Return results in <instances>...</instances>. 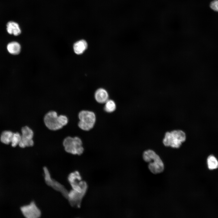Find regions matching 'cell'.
<instances>
[{
  "instance_id": "12",
  "label": "cell",
  "mask_w": 218,
  "mask_h": 218,
  "mask_svg": "<svg viewBox=\"0 0 218 218\" xmlns=\"http://www.w3.org/2000/svg\"><path fill=\"white\" fill-rule=\"evenodd\" d=\"M88 44L84 40H81L76 42L73 45L74 52L77 54H82L87 49Z\"/></svg>"
},
{
  "instance_id": "7",
  "label": "cell",
  "mask_w": 218,
  "mask_h": 218,
  "mask_svg": "<svg viewBox=\"0 0 218 218\" xmlns=\"http://www.w3.org/2000/svg\"><path fill=\"white\" fill-rule=\"evenodd\" d=\"M44 179L46 184L54 190L60 192L67 199L68 191L62 184L51 178L49 171L46 167H43Z\"/></svg>"
},
{
  "instance_id": "16",
  "label": "cell",
  "mask_w": 218,
  "mask_h": 218,
  "mask_svg": "<svg viewBox=\"0 0 218 218\" xmlns=\"http://www.w3.org/2000/svg\"><path fill=\"white\" fill-rule=\"evenodd\" d=\"M104 110L107 112L111 113L114 111L116 109V105L112 100H108L105 103Z\"/></svg>"
},
{
  "instance_id": "11",
  "label": "cell",
  "mask_w": 218,
  "mask_h": 218,
  "mask_svg": "<svg viewBox=\"0 0 218 218\" xmlns=\"http://www.w3.org/2000/svg\"><path fill=\"white\" fill-rule=\"evenodd\" d=\"M94 97L97 102L103 104L105 103L108 99V94L105 89L100 88L98 89L96 91Z\"/></svg>"
},
{
  "instance_id": "8",
  "label": "cell",
  "mask_w": 218,
  "mask_h": 218,
  "mask_svg": "<svg viewBox=\"0 0 218 218\" xmlns=\"http://www.w3.org/2000/svg\"><path fill=\"white\" fill-rule=\"evenodd\" d=\"M20 210L23 215L26 218H38L41 216V212L34 201L22 206Z\"/></svg>"
},
{
  "instance_id": "17",
  "label": "cell",
  "mask_w": 218,
  "mask_h": 218,
  "mask_svg": "<svg viewBox=\"0 0 218 218\" xmlns=\"http://www.w3.org/2000/svg\"><path fill=\"white\" fill-rule=\"evenodd\" d=\"M21 138V134L17 132L13 133L11 143L12 146L13 147H15L18 145Z\"/></svg>"
},
{
  "instance_id": "3",
  "label": "cell",
  "mask_w": 218,
  "mask_h": 218,
  "mask_svg": "<svg viewBox=\"0 0 218 218\" xmlns=\"http://www.w3.org/2000/svg\"><path fill=\"white\" fill-rule=\"evenodd\" d=\"M186 138V134L183 131L180 130H174L165 133L163 143L166 147L178 148L185 141Z\"/></svg>"
},
{
  "instance_id": "5",
  "label": "cell",
  "mask_w": 218,
  "mask_h": 218,
  "mask_svg": "<svg viewBox=\"0 0 218 218\" xmlns=\"http://www.w3.org/2000/svg\"><path fill=\"white\" fill-rule=\"evenodd\" d=\"M78 116L79 120L78 126L79 128L84 131H88L94 127L96 118L93 112L83 110L78 113Z\"/></svg>"
},
{
  "instance_id": "15",
  "label": "cell",
  "mask_w": 218,
  "mask_h": 218,
  "mask_svg": "<svg viewBox=\"0 0 218 218\" xmlns=\"http://www.w3.org/2000/svg\"><path fill=\"white\" fill-rule=\"evenodd\" d=\"M208 167L210 170L215 169L218 167V161L213 155H210L207 160Z\"/></svg>"
},
{
  "instance_id": "18",
  "label": "cell",
  "mask_w": 218,
  "mask_h": 218,
  "mask_svg": "<svg viewBox=\"0 0 218 218\" xmlns=\"http://www.w3.org/2000/svg\"><path fill=\"white\" fill-rule=\"evenodd\" d=\"M210 8L214 11L218 12V0H214L210 5Z\"/></svg>"
},
{
  "instance_id": "13",
  "label": "cell",
  "mask_w": 218,
  "mask_h": 218,
  "mask_svg": "<svg viewBox=\"0 0 218 218\" xmlns=\"http://www.w3.org/2000/svg\"><path fill=\"white\" fill-rule=\"evenodd\" d=\"M8 52L10 54L16 55L19 54L21 50V46L20 44L15 41H11L7 46Z\"/></svg>"
},
{
  "instance_id": "10",
  "label": "cell",
  "mask_w": 218,
  "mask_h": 218,
  "mask_svg": "<svg viewBox=\"0 0 218 218\" xmlns=\"http://www.w3.org/2000/svg\"><path fill=\"white\" fill-rule=\"evenodd\" d=\"M6 27L7 31L10 35L17 36L21 33V30L19 24L15 21H11L8 22Z\"/></svg>"
},
{
  "instance_id": "9",
  "label": "cell",
  "mask_w": 218,
  "mask_h": 218,
  "mask_svg": "<svg viewBox=\"0 0 218 218\" xmlns=\"http://www.w3.org/2000/svg\"><path fill=\"white\" fill-rule=\"evenodd\" d=\"M86 193L79 192L72 189L68 192L67 199L70 205L73 207L79 208Z\"/></svg>"
},
{
  "instance_id": "4",
  "label": "cell",
  "mask_w": 218,
  "mask_h": 218,
  "mask_svg": "<svg viewBox=\"0 0 218 218\" xmlns=\"http://www.w3.org/2000/svg\"><path fill=\"white\" fill-rule=\"evenodd\" d=\"M64 150L67 153L74 155H81L84 150L82 142L79 137L68 136L62 142Z\"/></svg>"
},
{
  "instance_id": "1",
  "label": "cell",
  "mask_w": 218,
  "mask_h": 218,
  "mask_svg": "<svg viewBox=\"0 0 218 218\" xmlns=\"http://www.w3.org/2000/svg\"><path fill=\"white\" fill-rule=\"evenodd\" d=\"M69 121L68 117L64 114L58 115L57 111L51 110L44 115L43 121L46 127L49 130L56 131L62 129L66 125Z\"/></svg>"
},
{
  "instance_id": "2",
  "label": "cell",
  "mask_w": 218,
  "mask_h": 218,
  "mask_svg": "<svg viewBox=\"0 0 218 218\" xmlns=\"http://www.w3.org/2000/svg\"><path fill=\"white\" fill-rule=\"evenodd\" d=\"M143 158L148 163V168L152 173L157 174L162 173L164 169V164L160 157L153 150L148 149L143 154Z\"/></svg>"
},
{
  "instance_id": "6",
  "label": "cell",
  "mask_w": 218,
  "mask_h": 218,
  "mask_svg": "<svg viewBox=\"0 0 218 218\" xmlns=\"http://www.w3.org/2000/svg\"><path fill=\"white\" fill-rule=\"evenodd\" d=\"M21 138L18 145L19 147L24 148L33 147L34 145L33 140L34 132L29 126H23L21 130Z\"/></svg>"
},
{
  "instance_id": "14",
  "label": "cell",
  "mask_w": 218,
  "mask_h": 218,
  "mask_svg": "<svg viewBox=\"0 0 218 218\" xmlns=\"http://www.w3.org/2000/svg\"><path fill=\"white\" fill-rule=\"evenodd\" d=\"M13 133L10 130H5L2 132L0 137L1 141L5 144L11 143Z\"/></svg>"
}]
</instances>
